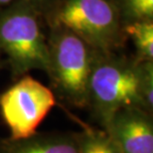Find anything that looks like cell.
Here are the masks:
<instances>
[{"label": "cell", "mask_w": 153, "mask_h": 153, "mask_svg": "<svg viewBox=\"0 0 153 153\" xmlns=\"http://www.w3.org/2000/svg\"><path fill=\"white\" fill-rule=\"evenodd\" d=\"M45 14L35 5L18 1L0 8V54H4L13 78L33 70L47 73L49 51Z\"/></svg>", "instance_id": "cell-1"}, {"label": "cell", "mask_w": 153, "mask_h": 153, "mask_svg": "<svg viewBox=\"0 0 153 153\" xmlns=\"http://www.w3.org/2000/svg\"><path fill=\"white\" fill-rule=\"evenodd\" d=\"M139 62L118 52H94L88 82V108L105 127L116 111L140 108Z\"/></svg>", "instance_id": "cell-2"}, {"label": "cell", "mask_w": 153, "mask_h": 153, "mask_svg": "<svg viewBox=\"0 0 153 153\" xmlns=\"http://www.w3.org/2000/svg\"><path fill=\"white\" fill-rule=\"evenodd\" d=\"M47 74L54 91L74 108H87L88 82L96 50L61 24L47 23Z\"/></svg>", "instance_id": "cell-3"}, {"label": "cell", "mask_w": 153, "mask_h": 153, "mask_svg": "<svg viewBox=\"0 0 153 153\" xmlns=\"http://www.w3.org/2000/svg\"><path fill=\"white\" fill-rule=\"evenodd\" d=\"M45 18L47 23L65 26L97 51L118 52L127 40L111 0H58Z\"/></svg>", "instance_id": "cell-4"}, {"label": "cell", "mask_w": 153, "mask_h": 153, "mask_svg": "<svg viewBox=\"0 0 153 153\" xmlns=\"http://www.w3.org/2000/svg\"><path fill=\"white\" fill-rule=\"evenodd\" d=\"M56 94L30 75H25L0 94V111L11 139H23L37 128L56 105Z\"/></svg>", "instance_id": "cell-5"}, {"label": "cell", "mask_w": 153, "mask_h": 153, "mask_svg": "<svg viewBox=\"0 0 153 153\" xmlns=\"http://www.w3.org/2000/svg\"><path fill=\"white\" fill-rule=\"evenodd\" d=\"M121 153H153L152 114L140 108L116 111L103 127Z\"/></svg>", "instance_id": "cell-6"}, {"label": "cell", "mask_w": 153, "mask_h": 153, "mask_svg": "<svg viewBox=\"0 0 153 153\" xmlns=\"http://www.w3.org/2000/svg\"><path fill=\"white\" fill-rule=\"evenodd\" d=\"M0 153H81V133H38L0 140Z\"/></svg>", "instance_id": "cell-7"}, {"label": "cell", "mask_w": 153, "mask_h": 153, "mask_svg": "<svg viewBox=\"0 0 153 153\" xmlns=\"http://www.w3.org/2000/svg\"><path fill=\"white\" fill-rule=\"evenodd\" d=\"M123 32L135 47L134 58L138 62H153V20L128 23Z\"/></svg>", "instance_id": "cell-8"}, {"label": "cell", "mask_w": 153, "mask_h": 153, "mask_svg": "<svg viewBox=\"0 0 153 153\" xmlns=\"http://www.w3.org/2000/svg\"><path fill=\"white\" fill-rule=\"evenodd\" d=\"M122 24L153 20V0H111Z\"/></svg>", "instance_id": "cell-9"}, {"label": "cell", "mask_w": 153, "mask_h": 153, "mask_svg": "<svg viewBox=\"0 0 153 153\" xmlns=\"http://www.w3.org/2000/svg\"><path fill=\"white\" fill-rule=\"evenodd\" d=\"M139 94L142 106L153 112V62H139Z\"/></svg>", "instance_id": "cell-10"}, {"label": "cell", "mask_w": 153, "mask_h": 153, "mask_svg": "<svg viewBox=\"0 0 153 153\" xmlns=\"http://www.w3.org/2000/svg\"><path fill=\"white\" fill-rule=\"evenodd\" d=\"M105 131L87 129L81 133V153H103Z\"/></svg>", "instance_id": "cell-11"}, {"label": "cell", "mask_w": 153, "mask_h": 153, "mask_svg": "<svg viewBox=\"0 0 153 153\" xmlns=\"http://www.w3.org/2000/svg\"><path fill=\"white\" fill-rule=\"evenodd\" d=\"M18 1H23V2H28L31 4L35 5L36 7H38L43 13L45 14V17L53 10L55 5L57 4L58 0H0V8L4 7L6 5H9L11 3L18 2Z\"/></svg>", "instance_id": "cell-12"}, {"label": "cell", "mask_w": 153, "mask_h": 153, "mask_svg": "<svg viewBox=\"0 0 153 153\" xmlns=\"http://www.w3.org/2000/svg\"><path fill=\"white\" fill-rule=\"evenodd\" d=\"M102 148H103V153H121L118 147L116 146L114 141L106 135L105 132L103 135V140H102Z\"/></svg>", "instance_id": "cell-13"}, {"label": "cell", "mask_w": 153, "mask_h": 153, "mask_svg": "<svg viewBox=\"0 0 153 153\" xmlns=\"http://www.w3.org/2000/svg\"><path fill=\"white\" fill-rule=\"evenodd\" d=\"M2 68V62H1V60H0V69Z\"/></svg>", "instance_id": "cell-14"}]
</instances>
